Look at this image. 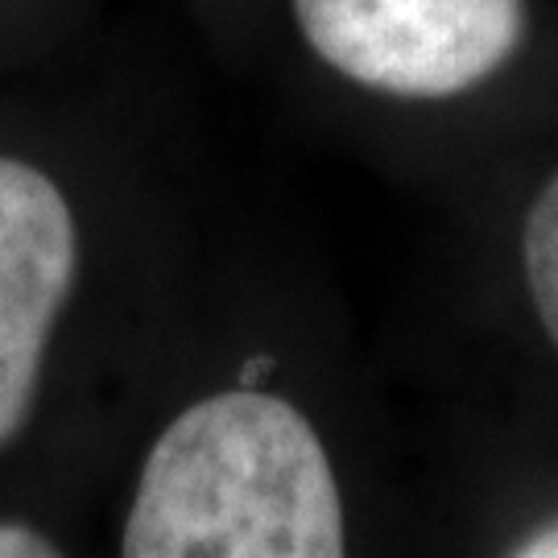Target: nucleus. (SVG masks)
Listing matches in <instances>:
<instances>
[{
    "mask_svg": "<svg viewBox=\"0 0 558 558\" xmlns=\"http://www.w3.org/2000/svg\"><path fill=\"white\" fill-rule=\"evenodd\" d=\"M253 352L236 385L191 401L137 480L120 558H348L343 505L319 430L265 389Z\"/></svg>",
    "mask_w": 558,
    "mask_h": 558,
    "instance_id": "nucleus-1",
    "label": "nucleus"
},
{
    "mask_svg": "<svg viewBox=\"0 0 558 558\" xmlns=\"http://www.w3.org/2000/svg\"><path fill=\"white\" fill-rule=\"evenodd\" d=\"M265 34L319 108L456 129L542 108L555 0H269Z\"/></svg>",
    "mask_w": 558,
    "mask_h": 558,
    "instance_id": "nucleus-2",
    "label": "nucleus"
},
{
    "mask_svg": "<svg viewBox=\"0 0 558 558\" xmlns=\"http://www.w3.org/2000/svg\"><path fill=\"white\" fill-rule=\"evenodd\" d=\"M80 269L83 232L66 186L41 161L0 149V447L34 414Z\"/></svg>",
    "mask_w": 558,
    "mask_h": 558,
    "instance_id": "nucleus-3",
    "label": "nucleus"
},
{
    "mask_svg": "<svg viewBox=\"0 0 558 558\" xmlns=\"http://www.w3.org/2000/svg\"><path fill=\"white\" fill-rule=\"evenodd\" d=\"M518 274L542 339L558 356V161L542 174L521 207Z\"/></svg>",
    "mask_w": 558,
    "mask_h": 558,
    "instance_id": "nucleus-4",
    "label": "nucleus"
},
{
    "mask_svg": "<svg viewBox=\"0 0 558 558\" xmlns=\"http://www.w3.org/2000/svg\"><path fill=\"white\" fill-rule=\"evenodd\" d=\"M220 38H257L269 25V0H191Z\"/></svg>",
    "mask_w": 558,
    "mask_h": 558,
    "instance_id": "nucleus-5",
    "label": "nucleus"
},
{
    "mask_svg": "<svg viewBox=\"0 0 558 558\" xmlns=\"http://www.w3.org/2000/svg\"><path fill=\"white\" fill-rule=\"evenodd\" d=\"M0 558H62V550L29 525L0 521Z\"/></svg>",
    "mask_w": 558,
    "mask_h": 558,
    "instance_id": "nucleus-6",
    "label": "nucleus"
},
{
    "mask_svg": "<svg viewBox=\"0 0 558 558\" xmlns=\"http://www.w3.org/2000/svg\"><path fill=\"white\" fill-rule=\"evenodd\" d=\"M513 558H558V521L555 525H546L542 534H534L525 546H518Z\"/></svg>",
    "mask_w": 558,
    "mask_h": 558,
    "instance_id": "nucleus-7",
    "label": "nucleus"
}]
</instances>
